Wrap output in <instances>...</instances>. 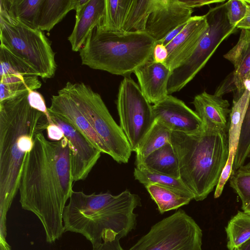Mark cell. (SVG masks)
Segmentation results:
<instances>
[{
	"label": "cell",
	"instance_id": "cell-1",
	"mask_svg": "<svg viewBox=\"0 0 250 250\" xmlns=\"http://www.w3.org/2000/svg\"><path fill=\"white\" fill-rule=\"evenodd\" d=\"M71 150L65 137L49 141L37 134L24 156L19 190L21 208L40 220L46 241L53 243L65 232L62 215L73 191Z\"/></svg>",
	"mask_w": 250,
	"mask_h": 250
},
{
	"label": "cell",
	"instance_id": "cell-2",
	"mask_svg": "<svg viewBox=\"0 0 250 250\" xmlns=\"http://www.w3.org/2000/svg\"><path fill=\"white\" fill-rule=\"evenodd\" d=\"M29 92L0 102V223L4 224L19 190L24 156L48 125L45 115L30 105Z\"/></svg>",
	"mask_w": 250,
	"mask_h": 250
},
{
	"label": "cell",
	"instance_id": "cell-3",
	"mask_svg": "<svg viewBox=\"0 0 250 250\" xmlns=\"http://www.w3.org/2000/svg\"><path fill=\"white\" fill-rule=\"evenodd\" d=\"M141 205L139 196L127 189L117 195L73 191L63 212L64 231L83 235L92 247L120 240L135 228L134 210Z\"/></svg>",
	"mask_w": 250,
	"mask_h": 250
},
{
	"label": "cell",
	"instance_id": "cell-4",
	"mask_svg": "<svg viewBox=\"0 0 250 250\" xmlns=\"http://www.w3.org/2000/svg\"><path fill=\"white\" fill-rule=\"evenodd\" d=\"M171 144L178 159L180 179L202 201L217 185L229 156L227 131L202 127L190 134L172 131Z\"/></svg>",
	"mask_w": 250,
	"mask_h": 250
},
{
	"label": "cell",
	"instance_id": "cell-5",
	"mask_svg": "<svg viewBox=\"0 0 250 250\" xmlns=\"http://www.w3.org/2000/svg\"><path fill=\"white\" fill-rule=\"evenodd\" d=\"M156 42L145 32L112 33L96 27L79 51L82 64L124 77L152 58Z\"/></svg>",
	"mask_w": 250,
	"mask_h": 250
},
{
	"label": "cell",
	"instance_id": "cell-6",
	"mask_svg": "<svg viewBox=\"0 0 250 250\" xmlns=\"http://www.w3.org/2000/svg\"><path fill=\"white\" fill-rule=\"evenodd\" d=\"M63 88L108 148L110 156L118 163H127L132 152L130 145L100 94L82 82H68Z\"/></svg>",
	"mask_w": 250,
	"mask_h": 250
},
{
	"label": "cell",
	"instance_id": "cell-7",
	"mask_svg": "<svg viewBox=\"0 0 250 250\" xmlns=\"http://www.w3.org/2000/svg\"><path fill=\"white\" fill-rule=\"evenodd\" d=\"M0 43L29 64L40 77L54 76L57 69L55 53L43 32L0 14Z\"/></svg>",
	"mask_w": 250,
	"mask_h": 250
},
{
	"label": "cell",
	"instance_id": "cell-8",
	"mask_svg": "<svg viewBox=\"0 0 250 250\" xmlns=\"http://www.w3.org/2000/svg\"><path fill=\"white\" fill-rule=\"evenodd\" d=\"M205 15L208 28L191 56L172 71L167 87L169 95L180 91L192 80L221 43L237 29L228 21L226 1L210 8Z\"/></svg>",
	"mask_w": 250,
	"mask_h": 250
},
{
	"label": "cell",
	"instance_id": "cell-9",
	"mask_svg": "<svg viewBox=\"0 0 250 250\" xmlns=\"http://www.w3.org/2000/svg\"><path fill=\"white\" fill-rule=\"evenodd\" d=\"M202 230L184 210L153 225L128 250H202Z\"/></svg>",
	"mask_w": 250,
	"mask_h": 250
},
{
	"label": "cell",
	"instance_id": "cell-10",
	"mask_svg": "<svg viewBox=\"0 0 250 250\" xmlns=\"http://www.w3.org/2000/svg\"><path fill=\"white\" fill-rule=\"evenodd\" d=\"M120 126L135 151L154 121L152 105L130 77H124L118 88L116 100Z\"/></svg>",
	"mask_w": 250,
	"mask_h": 250
},
{
	"label": "cell",
	"instance_id": "cell-11",
	"mask_svg": "<svg viewBox=\"0 0 250 250\" xmlns=\"http://www.w3.org/2000/svg\"><path fill=\"white\" fill-rule=\"evenodd\" d=\"M50 115L68 141L73 182L84 180L101 157V151L68 123L53 114Z\"/></svg>",
	"mask_w": 250,
	"mask_h": 250
},
{
	"label": "cell",
	"instance_id": "cell-12",
	"mask_svg": "<svg viewBox=\"0 0 250 250\" xmlns=\"http://www.w3.org/2000/svg\"><path fill=\"white\" fill-rule=\"evenodd\" d=\"M193 12V9L181 0H152L145 32L158 42L172 30L187 22Z\"/></svg>",
	"mask_w": 250,
	"mask_h": 250
},
{
	"label": "cell",
	"instance_id": "cell-13",
	"mask_svg": "<svg viewBox=\"0 0 250 250\" xmlns=\"http://www.w3.org/2000/svg\"><path fill=\"white\" fill-rule=\"evenodd\" d=\"M223 57L233 64L234 70L220 84L214 94L222 97L235 92L233 99L236 100L243 93V82L250 71V29H241L236 44Z\"/></svg>",
	"mask_w": 250,
	"mask_h": 250
},
{
	"label": "cell",
	"instance_id": "cell-14",
	"mask_svg": "<svg viewBox=\"0 0 250 250\" xmlns=\"http://www.w3.org/2000/svg\"><path fill=\"white\" fill-rule=\"evenodd\" d=\"M154 119L162 122L172 131L190 134L203 126L195 111L180 99L168 95L161 102L152 105Z\"/></svg>",
	"mask_w": 250,
	"mask_h": 250
},
{
	"label": "cell",
	"instance_id": "cell-15",
	"mask_svg": "<svg viewBox=\"0 0 250 250\" xmlns=\"http://www.w3.org/2000/svg\"><path fill=\"white\" fill-rule=\"evenodd\" d=\"M48 111L72 125L102 153L110 155L108 148L63 88L58 91L57 95L52 96Z\"/></svg>",
	"mask_w": 250,
	"mask_h": 250
},
{
	"label": "cell",
	"instance_id": "cell-16",
	"mask_svg": "<svg viewBox=\"0 0 250 250\" xmlns=\"http://www.w3.org/2000/svg\"><path fill=\"white\" fill-rule=\"evenodd\" d=\"M208 26L205 15L192 16L181 33L166 46L168 55L164 64L171 71L181 65L193 54Z\"/></svg>",
	"mask_w": 250,
	"mask_h": 250
},
{
	"label": "cell",
	"instance_id": "cell-17",
	"mask_svg": "<svg viewBox=\"0 0 250 250\" xmlns=\"http://www.w3.org/2000/svg\"><path fill=\"white\" fill-rule=\"evenodd\" d=\"M172 72L164 63L156 62L152 58L134 71L140 90L150 104H158L169 95L167 87Z\"/></svg>",
	"mask_w": 250,
	"mask_h": 250
},
{
	"label": "cell",
	"instance_id": "cell-18",
	"mask_svg": "<svg viewBox=\"0 0 250 250\" xmlns=\"http://www.w3.org/2000/svg\"><path fill=\"white\" fill-rule=\"evenodd\" d=\"M104 7V0H77L75 24L68 37L73 51L81 50L89 35L99 25Z\"/></svg>",
	"mask_w": 250,
	"mask_h": 250
},
{
	"label": "cell",
	"instance_id": "cell-19",
	"mask_svg": "<svg viewBox=\"0 0 250 250\" xmlns=\"http://www.w3.org/2000/svg\"><path fill=\"white\" fill-rule=\"evenodd\" d=\"M192 104L204 128L227 131V119L231 111L228 100L204 91L194 97Z\"/></svg>",
	"mask_w": 250,
	"mask_h": 250
},
{
	"label": "cell",
	"instance_id": "cell-20",
	"mask_svg": "<svg viewBox=\"0 0 250 250\" xmlns=\"http://www.w3.org/2000/svg\"><path fill=\"white\" fill-rule=\"evenodd\" d=\"M42 0H0V14L31 28L37 22Z\"/></svg>",
	"mask_w": 250,
	"mask_h": 250
},
{
	"label": "cell",
	"instance_id": "cell-21",
	"mask_svg": "<svg viewBox=\"0 0 250 250\" xmlns=\"http://www.w3.org/2000/svg\"><path fill=\"white\" fill-rule=\"evenodd\" d=\"M150 197L157 205L161 214L177 209L188 204L194 199L192 193H187L174 188L149 184L145 186Z\"/></svg>",
	"mask_w": 250,
	"mask_h": 250
},
{
	"label": "cell",
	"instance_id": "cell-22",
	"mask_svg": "<svg viewBox=\"0 0 250 250\" xmlns=\"http://www.w3.org/2000/svg\"><path fill=\"white\" fill-rule=\"evenodd\" d=\"M171 132L172 131L162 122L155 119L151 126L135 151V166L141 164L153 151L171 143Z\"/></svg>",
	"mask_w": 250,
	"mask_h": 250
},
{
	"label": "cell",
	"instance_id": "cell-23",
	"mask_svg": "<svg viewBox=\"0 0 250 250\" xmlns=\"http://www.w3.org/2000/svg\"><path fill=\"white\" fill-rule=\"evenodd\" d=\"M77 0H42L37 22V28L49 32L72 10Z\"/></svg>",
	"mask_w": 250,
	"mask_h": 250
},
{
	"label": "cell",
	"instance_id": "cell-24",
	"mask_svg": "<svg viewBox=\"0 0 250 250\" xmlns=\"http://www.w3.org/2000/svg\"><path fill=\"white\" fill-rule=\"evenodd\" d=\"M139 165L153 171L180 178L178 159L171 143L152 152Z\"/></svg>",
	"mask_w": 250,
	"mask_h": 250
},
{
	"label": "cell",
	"instance_id": "cell-25",
	"mask_svg": "<svg viewBox=\"0 0 250 250\" xmlns=\"http://www.w3.org/2000/svg\"><path fill=\"white\" fill-rule=\"evenodd\" d=\"M250 98V92L244 90L240 98L233 100L229 114V156L228 161L234 162L237 151L243 121Z\"/></svg>",
	"mask_w": 250,
	"mask_h": 250
},
{
	"label": "cell",
	"instance_id": "cell-26",
	"mask_svg": "<svg viewBox=\"0 0 250 250\" xmlns=\"http://www.w3.org/2000/svg\"><path fill=\"white\" fill-rule=\"evenodd\" d=\"M132 0H104L103 18L96 27L100 31L123 33V27Z\"/></svg>",
	"mask_w": 250,
	"mask_h": 250
},
{
	"label": "cell",
	"instance_id": "cell-27",
	"mask_svg": "<svg viewBox=\"0 0 250 250\" xmlns=\"http://www.w3.org/2000/svg\"><path fill=\"white\" fill-rule=\"evenodd\" d=\"M38 76H8L0 78V102L40 88Z\"/></svg>",
	"mask_w": 250,
	"mask_h": 250
},
{
	"label": "cell",
	"instance_id": "cell-28",
	"mask_svg": "<svg viewBox=\"0 0 250 250\" xmlns=\"http://www.w3.org/2000/svg\"><path fill=\"white\" fill-rule=\"evenodd\" d=\"M152 0H132L123 27V33L145 32L151 13Z\"/></svg>",
	"mask_w": 250,
	"mask_h": 250
},
{
	"label": "cell",
	"instance_id": "cell-29",
	"mask_svg": "<svg viewBox=\"0 0 250 250\" xmlns=\"http://www.w3.org/2000/svg\"><path fill=\"white\" fill-rule=\"evenodd\" d=\"M227 247L235 250L250 239V214L238 211L229 222L226 227Z\"/></svg>",
	"mask_w": 250,
	"mask_h": 250
},
{
	"label": "cell",
	"instance_id": "cell-30",
	"mask_svg": "<svg viewBox=\"0 0 250 250\" xmlns=\"http://www.w3.org/2000/svg\"><path fill=\"white\" fill-rule=\"evenodd\" d=\"M0 78L8 76H38L29 64L13 53L6 46H0Z\"/></svg>",
	"mask_w": 250,
	"mask_h": 250
},
{
	"label": "cell",
	"instance_id": "cell-31",
	"mask_svg": "<svg viewBox=\"0 0 250 250\" xmlns=\"http://www.w3.org/2000/svg\"><path fill=\"white\" fill-rule=\"evenodd\" d=\"M133 174L135 179L145 186L149 184H155L192 193L180 178L150 170L141 165L136 166Z\"/></svg>",
	"mask_w": 250,
	"mask_h": 250
},
{
	"label": "cell",
	"instance_id": "cell-32",
	"mask_svg": "<svg viewBox=\"0 0 250 250\" xmlns=\"http://www.w3.org/2000/svg\"><path fill=\"white\" fill-rule=\"evenodd\" d=\"M250 155V98L244 117L232 172L243 166ZM231 172V173H232Z\"/></svg>",
	"mask_w": 250,
	"mask_h": 250
},
{
	"label": "cell",
	"instance_id": "cell-33",
	"mask_svg": "<svg viewBox=\"0 0 250 250\" xmlns=\"http://www.w3.org/2000/svg\"><path fill=\"white\" fill-rule=\"evenodd\" d=\"M229 179L230 186L239 196L243 209L250 203V170L243 165L232 172Z\"/></svg>",
	"mask_w": 250,
	"mask_h": 250
},
{
	"label": "cell",
	"instance_id": "cell-34",
	"mask_svg": "<svg viewBox=\"0 0 250 250\" xmlns=\"http://www.w3.org/2000/svg\"><path fill=\"white\" fill-rule=\"evenodd\" d=\"M226 10L229 24L236 27L245 18L247 13L245 0H229L226 1Z\"/></svg>",
	"mask_w": 250,
	"mask_h": 250
},
{
	"label": "cell",
	"instance_id": "cell-35",
	"mask_svg": "<svg viewBox=\"0 0 250 250\" xmlns=\"http://www.w3.org/2000/svg\"><path fill=\"white\" fill-rule=\"evenodd\" d=\"M28 99L31 107L45 115L48 124L54 123L48 111V108L46 106L44 99L41 94L36 90L31 91L28 93Z\"/></svg>",
	"mask_w": 250,
	"mask_h": 250
},
{
	"label": "cell",
	"instance_id": "cell-36",
	"mask_svg": "<svg viewBox=\"0 0 250 250\" xmlns=\"http://www.w3.org/2000/svg\"><path fill=\"white\" fill-rule=\"evenodd\" d=\"M168 51L166 46L156 42L153 49L152 59L157 63H164L168 57Z\"/></svg>",
	"mask_w": 250,
	"mask_h": 250
},
{
	"label": "cell",
	"instance_id": "cell-37",
	"mask_svg": "<svg viewBox=\"0 0 250 250\" xmlns=\"http://www.w3.org/2000/svg\"><path fill=\"white\" fill-rule=\"evenodd\" d=\"M46 131L48 138L52 141H59L64 137L62 130L54 123L48 125Z\"/></svg>",
	"mask_w": 250,
	"mask_h": 250
},
{
	"label": "cell",
	"instance_id": "cell-38",
	"mask_svg": "<svg viewBox=\"0 0 250 250\" xmlns=\"http://www.w3.org/2000/svg\"><path fill=\"white\" fill-rule=\"evenodd\" d=\"M92 250H125L121 245L120 240L104 241L102 244L92 247Z\"/></svg>",
	"mask_w": 250,
	"mask_h": 250
},
{
	"label": "cell",
	"instance_id": "cell-39",
	"mask_svg": "<svg viewBox=\"0 0 250 250\" xmlns=\"http://www.w3.org/2000/svg\"><path fill=\"white\" fill-rule=\"evenodd\" d=\"M188 7L193 9L194 8L200 7L204 5L211 4H218L225 2L224 0H181Z\"/></svg>",
	"mask_w": 250,
	"mask_h": 250
},
{
	"label": "cell",
	"instance_id": "cell-40",
	"mask_svg": "<svg viewBox=\"0 0 250 250\" xmlns=\"http://www.w3.org/2000/svg\"><path fill=\"white\" fill-rule=\"evenodd\" d=\"M187 22L182 24L168 33L163 39L158 43H161L165 46L167 45L183 30Z\"/></svg>",
	"mask_w": 250,
	"mask_h": 250
},
{
	"label": "cell",
	"instance_id": "cell-41",
	"mask_svg": "<svg viewBox=\"0 0 250 250\" xmlns=\"http://www.w3.org/2000/svg\"><path fill=\"white\" fill-rule=\"evenodd\" d=\"M247 5V13L245 18L236 25L237 29H250V0H245Z\"/></svg>",
	"mask_w": 250,
	"mask_h": 250
},
{
	"label": "cell",
	"instance_id": "cell-42",
	"mask_svg": "<svg viewBox=\"0 0 250 250\" xmlns=\"http://www.w3.org/2000/svg\"><path fill=\"white\" fill-rule=\"evenodd\" d=\"M244 90L245 89L250 92V71L246 75L243 82Z\"/></svg>",
	"mask_w": 250,
	"mask_h": 250
},
{
	"label": "cell",
	"instance_id": "cell-43",
	"mask_svg": "<svg viewBox=\"0 0 250 250\" xmlns=\"http://www.w3.org/2000/svg\"><path fill=\"white\" fill-rule=\"evenodd\" d=\"M235 250H250V239L241 245Z\"/></svg>",
	"mask_w": 250,
	"mask_h": 250
},
{
	"label": "cell",
	"instance_id": "cell-44",
	"mask_svg": "<svg viewBox=\"0 0 250 250\" xmlns=\"http://www.w3.org/2000/svg\"><path fill=\"white\" fill-rule=\"evenodd\" d=\"M243 210L245 212L250 214V203Z\"/></svg>",
	"mask_w": 250,
	"mask_h": 250
},
{
	"label": "cell",
	"instance_id": "cell-45",
	"mask_svg": "<svg viewBox=\"0 0 250 250\" xmlns=\"http://www.w3.org/2000/svg\"><path fill=\"white\" fill-rule=\"evenodd\" d=\"M250 170V162L248 163L246 165L244 166Z\"/></svg>",
	"mask_w": 250,
	"mask_h": 250
}]
</instances>
